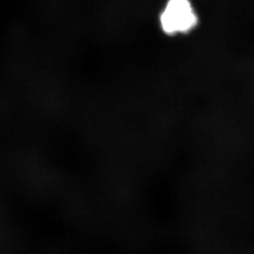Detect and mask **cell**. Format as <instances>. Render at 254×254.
I'll return each instance as SVG.
<instances>
[{"mask_svg":"<svg viewBox=\"0 0 254 254\" xmlns=\"http://www.w3.org/2000/svg\"><path fill=\"white\" fill-rule=\"evenodd\" d=\"M200 17L192 0H164L157 12L160 34L169 39H180L197 29Z\"/></svg>","mask_w":254,"mask_h":254,"instance_id":"obj_1","label":"cell"}]
</instances>
